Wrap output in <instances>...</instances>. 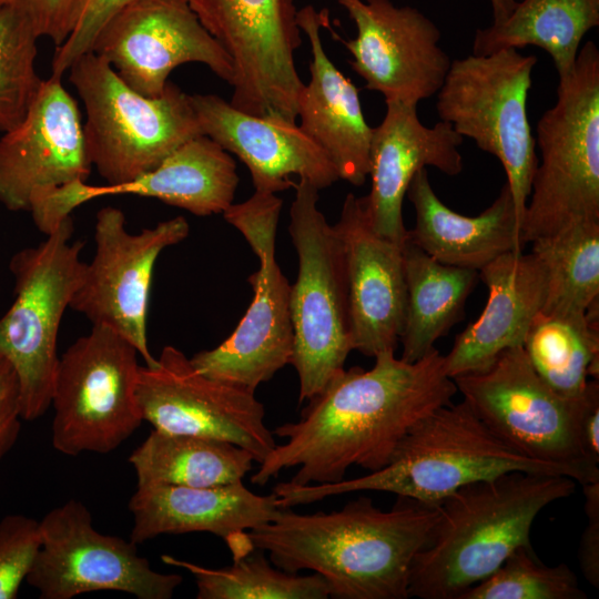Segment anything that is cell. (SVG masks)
Here are the masks:
<instances>
[{
    "instance_id": "4dcf8cb0",
    "label": "cell",
    "mask_w": 599,
    "mask_h": 599,
    "mask_svg": "<svg viewBox=\"0 0 599 599\" xmlns=\"http://www.w3.org/2000/svg\"><path fill=\"white\" fill-rule=\"evenodd\" d=\"M522 347L536 373L559 395L579 397L599 373V306L586 314L539 312Z\"/></svg>"
},
{
    "instance_id": "836d02e7",
    "label": "cell",
    "mask_w": 599,
    "mask_h": 599,
    "mask_svg": "<svg viewBox=\"0 0 599 599\" xmlns=\"http://www.w3.org/2000/svg\"><path fill=\"white\" fill-rule=\"evenodd\" d=\"M39 39L23 10L14 2L0 7V132L24 119L42 79L35 71Z\"/></svg>"
},
{
    "instance_id": "6da1fadb",
    "label": "cell",
    "mask_w": 599,
    "mask_h": 599,
    "mask_svg": "<svg viewBox=\"0 0 599 599\" xmlns=\"http://www.w3.org/2000/svg\"><path fill=\"white\" fill-rule=\"evenodd\" d=\"M374 358L370 369L339 370L307 400L297 422L273 430L285 441L260 463L252 484L265 485L294 467L287 483L295 486L341 481L353 466L378 470L415 424L457 393L437 348L414 363L395 352Z\"/></svg>"
},
{
    "instance_id": "277c9868",
    "label": "cell",
    "mask_w": 599,
    "mask_h": 599,
    "mask_svg": "<svg viewBox=\"0 0 599 599\" xmlns=\"http://www.w3.org/2000/svg\"><path fill=\"white\" fill-rule=\"evenodd\" d=\"M509 471L572 478L562 467L529 459L511 449L463 400L444 405L415 424L389 463L378 470L332 484L295 486L282 481L273 493L281 508L365 490L392 493L436 506L468 484Z\"/></svg>"
},
{
    "instance_id": "e0dca14e",
    "label": "cell",
    "mask_w": 599,
    "mask_h": 599,
    "mask_svg": "<svg viewBox=\"0 0 599 599\" xmlns=\"http://www.w3.org/2000/svg\"><path fill=\"white\" fill-rule=\"evenodd\" d=\"M110 63L131 89L160 97L172 70L187 62L205 64L233 87L234 65L209 33L189 0H134L97 35L91 51Z\"/></svg>"
},
{
    "instance_id": "8992f818",
    "label": "cell",
    "mask_w": 599,
    "mask_h": 599,
    "mask_svg": "<svg viewBox=\"0 0 599 599\" xmlns=\"http://www.w3.org/2000/svg\"><path fill=\"white\" fill-rule=\"evenodd\" d=\"M85 109L87 151L106 184H120L158 166L187 140L201 135L190 94L167 82L160 97L131 89L93 52L69 68Z\"/></svg>"
},
{
    "instance_id": "ba28073f",
    "label": "cell",
    "mask_w": 599,
    "mask_h": 599,
    "mask_svg": "<svg viewBox=\"0 0 599 599\" xmlns=\"http://www.w3.org/2000/svg\"><path fill=\"white\" fill-rule=\"evenodd\" d=\"M318 189L300 179L288 233L298 270L290 287L298 403L311 399L344 368L353 351L344 254L333 225L318 209Z\"/></svg>"
},
{
    "instance_id": "52a82bcc",
    "label": "cell",
    "mask_w": 599,
    "mask_h": 599,
    "mask_svg": "<svg viewBox=\"0 0 599 599\" xmlns=\"http://www.w3.org/2000/svg\"><path fill=\"white\" fill-rule=\"evenodd\" d=\"M486 427L529 459L567 469L581 486L599 480V467L585 456L579 425L599 393L591 379L579 397L556 393L535 370L522 346L504 351L487 368L453 378Z\"/></svg>"
},
{
    "instance_id": "b9f144b4",
    "label": "cell",
    "mask_w": 599,
    "mask_h": 599,
    "mask_svg": "<svg viewBox=\"0 0 599 599\" xmlns=\"http://www.w3.org/2000/svg\"><path fill=\"white\" fill-rule=\"evenodd\" d=\"M493 9V23L505 20L517 4V0H489Z\"/></svg>"
},
{
    "instance_id": "3957f363",
    "label": "cell",
    "mask_w": 599,
    "mask_h": 599,
    "mask_svg": "<svg viewBox=\"0 0 599 599\" xmlns=\"http://www.w3.org/2000/svg\"><path fill=\"white\" fill-rule=\"evenodd\" d=\"M576 484L564 475L509 471L456 490L438 504L433 535L413 561L409 598L458 599L516 548H532L538 514L572 495Z\"/></svg>"
},
{
    "instance_id": "4316f807",
    "label": "cell",
    "mask_w": 599,
    "mask_h": 599,
    "mask_svg": "<svg viewBox=\"0 0 599 599\" xmlns=\"http://www.w3.org/2000/svg\"><path fill=\"white\" fill-rule=\"evenodd\" d=\"M406 194L415 212L407 236L440 263L479 271L500 255L526 246L507 183L476 216L459 214L443 203L426 169L415 174Z\"/></svg>"
},
{
    "instance_id": "9c48e42d",
    "label": "cell",
    "mask_w": 599,
    "mask_h": 599,
    "mask_svg": "<svg viewBox=\"0 0 599 599\" xmlns=\"http://www.w3.org/2000/svg\"><path fill=\"white\" fill-rule=\"evenodd\" d=\"M73 221L64 220L35 246L10 260L14 301L0 318V356L16 372L21 416L32 422L51 406L60 356L62 316L80 285L84 262L81 241H71Z\"/></svg>"
},
{
    "instance_id": "7a4b0ae2",
    "label": "cell",
    "mask_w": 599,
    "mask_h": 599,
    "mask_svg": "<svg viewBox=\"0 0 599 599\" xmlns=\"http://www.w3.org/2000/svg\"><path fill=\"white\" fill-rule=\"evenodd\" d=\"M438 517V505L398 497L392 509L382 510L361 497L331 512L282 508L247 535L280 569L318 573L332 598L407 599L413 561Z\"/></svg>"
},
{
    "instance_id": "d4e9b609",
    "label": "cell",
    "mask_w": 599,
    "mask_h": 599,
    "mask_svg": "<svg viewBox=\"0 0 599 599\" xmlns=\"http://www.w3.org/2000/svg\"><path fill=\"white\" fill-rule=\"evenodd\" d=\"M327 21L313 6L297 11V23L311 45V79L297 103L301 129L327 154L338 179L361 186L369 172L372 130L358 90L327 57L321 28Z\"/></svg>"
},
{
    "instance_id": "7402d4cb",
    "label": "cell",
    "mask_w": 599,
    "mask_h": 599,
    "mask_svg": "<svg viewBox=\"0 0 599 599\" xmlns=\"http://www.w3.org/2000/svg\"><path fill=\"white\" fill-rule=\"evenodd\" d=\"M385 103V116L372 130L370 191L364 200L373 229L386 238L403 243L408 231L403 221V202L410 181L427 166L449 176L461 173L459 146L464 138L441 120L433 126L424 125L417 105Z\"/></svg>"
},
{
    "instance_id": "2e32d148",
    "label": "cell",
    "mask_w": 599,
    "mask_h": 599,
    "mask_svg": "<svg viewBox=\"0 0 599 599\" xmlns=\"http://www.w3.org/2000/svg\"><path fill=\"white\" fill-rule=\"evenodd\" d=\"M135 394L156 430L225 440L258 464L276 445L255 393L202 374L174 346H164L154 365H140Z\"/></svg>"
},
{
    "instance_id": "83f0119b",
    "label": "cell",
    "mask_w": 599,
    "mask_h": 599,
    "mask_svg": "<svg viewBox=\"0 0 599 599\" xmlns=\"http://www.w3.org/2000/svg\"><path fill=\"white\" fill-rule=\"evenodd\" d=\"M403 260L406 305L400 358L414 363L429 354L435 343L464 318L478 271L440 263L407 235Z\"/></svg>"
},
{
    "instance_id": "f546056e",
    "label": "cell",
    "mask_w": 599,
    "mask_h": 599,
    "mask_svg": "<svg viewBox=\"0 0 599 599\" xmlns=\"http://www.w3.org/2000/svg\"><path fill=\"white\" fill-rule=\"evenodd\" d=\"M253 456L232 443L153 429L129 463L136 485L214 487L243 480Z\"/></svg>"
},
{
    "instance_id": "1f68e13d",
    "label": "cell",
    "mask_w": 599,
    "mask_h": 599,
    "mask_svg": "<svg viewBox=\"0 0 599 599\" xmlns=\"http://www.w3.org/2000/svg\"><path fill=\"white\" fill-rule=\"evenodd\" d=\"M531 244L546 276L540 312L586 314L598 305L599 221L572 224Z\"/></svg>"
},
{
    "instance_id": "30bf717a",
    "label": "cell",
    "mask_w": 599,
    "mask_h": 599,
    "mask_svg": "<svg viewBox=\"0 0 599 599\" xmlns=\"http://www.w3.org/2000/svg\"><path fill=\"white\" fill-rule=\"evenodd\" d=\"M536 63L517 49L471 53L451 60L436 93L440 120L501 163L520 227L539 161L527 114Z\"/></svg>"
},
{
    "instance_id": "74e56055",
    "label": "cell",
    "mask_w": 599,
    "mask_h": 599,
    "mask_svg": "<svg viewBox=\"0 0 599 599\" xmlns=\"http://www.w3.org/2000/svg\"><path fill=\"white\" fill-rule=\"evenodd\" d=\"M82 0H16L39 38H49L55 47L71 33Z\"/></svg>"
},
{
    "instance_id": "5bb4252c",
    "label": "cell",
    "mask_w": 599,
    "mask_h": 599,
    "mask_svg": "<svg viewBox=\"0 0 599 599\" xmlns=\"http://www.w3.org/2000/svg\"><path fill=\"white\" fill-rule=\"evenodd\" d=\"M41 546L26 581L41 599L112 590L139 599H170L179 573L155 571L131 539L105 535L84 504L69 499L40 520Z\"/></svg>"
},
{
    "instance_id": "e575fe53",
    "label": "cell",
    "mask_w": 599,
    "mask_h": 599,
    "mask_svg": "<svg viewBox=\"0 0 599 599\" xmlns=\"http://www.w3.org/2000/svg\"><path fill=\"white\" fill-rule=\"evenodd\" d=\"M458 599H587V593L567 565L547 566L534 548L518 547Z\"/></svg>"
},
{
    "instance_id": "ffe728a7",
    "label": "cell",
    "mask_w": 599,
    "mask_h": 599,
    "mask_svg": "<svg viewBox=\"0 0 599 599\" xmlns=\"http://www.w3.org/2000/svg\"><path fill=\"white\" fill-rule=\"evenodd\" d=\"M238 175L234 159L209 136H194L158 166L120 183L89 185L75 181L37 199L30 206L33 222L52 233L80 205L102 196L132 194L153 197L197 216L220 214L233 203Z\"/></svg>"
},
{
    "instance_id": "f1b7e54d",
    "label": "cell",
    "mask_w": 599,
    "mask_h": 599,
    "mask_svg": "<svg viewBox=\"0 0 599 599\" xmlns=\"http://www.w3.org/2000/svg\"><path fill=\"white\" fill-rule=\"evenodd\" d=\"M599 24V0H522L499 23L478 29L471 53L535 45L552 59L558 82L575 70L580 43Z\"/></svg>"
},
{
    "instance_id": "d6986e66",
    "label": "cell",
    "mask_w": 599,
    "mask_h": 599,
    "mask_svg": "<svg viewBox=\"0 0 599 599\" xmlns=\"http://www.w3.org/2000/svg\"><path fill=\"white\" fill-rule=\"evenodd\" d=\"M91 167L78 103L51 75L21 123L0 138V203L28 212L45 193L85 182Z\"/></svg>"
},
{
    "instance_id": "9a60e30c",
    "label": "cell",
    "mask_w": 599,
    "mask_h": 599,
    "mask_svg": "<svg viewBox=\"0 0 599 599\" xmlns=\"http://www.w3.org/2000/svg\"><path fill=\"white\" fill-rule=\"evenodd\" d=\"M189 233V222L179 215L133 234L126 230L120 209L102 207L95 217V253L84 263L70 308L92 325L118 332L132 343L146 366L154 365L146 332L154 266L164 248L179 244Z\"/></svg>"
},
{
    "instance_id": "cb8c5ba5",
    "label": "cell",
    "mask_w": 599,
    "mask_h": 599,
    "mask_svg": "<svg viewBox=\"0 0 599 599\" xmlns=\"http://www.w3.org/2000/svg\"><path fill=\"white\" fill-rule=\"evenodd\" d=\"M130 539L139 545L161 535L210 532L221 537L233 559L254 550L248 531L273 520L277 497L258 495L243 480L214 487L136 485L129 501Z\"/></svg>"
},
{
    "instance_id": "ab89813d",
    "label": "cell",
    "mask_w": 599,
    "mask_h": 599,
    "mask_svg": "<svg viewBox=\"0 0 599 599\" xmlns=\"http://www.w3.org/2000/svg\"><path fill=\"white\" fill-rule=\"evenodd\" d=\"M587 524L578 548L581 572L595 588L599 587V480L582 485Z\"/></svg>"
},
{
    "instance_id": "603a6c76",
    "label": "cell",
    "mask_w": 599,
    "mask_h": 599,
    "mask_svg": "<svg viewBox=\"0 0 599 599\" xmlns=\"http://www.w3.org/2000/svg\"><path fill=\"white\" fill-rule=\"evenodd\" d=\"M190 100L202 134L247 166L255 191H285L292 175L318 190L339 180L324 150L296 123L242 112L215 94H190Z\"/></svg>"
},
{
    "instance_id": "484cf974",
    "label": "cell",
    "mask_w": 599,
    "mask_h": 599,
    "mask_svg": "<svg viewBox=\"0 0 599 599\" xmlns=\"http://www.w3.org/2000/svg\"><path fill=\"white\" fill-rule=\"evenodd\" d=\"M488 288L478 318L456 337L445 355L449 377L490 366L506 349L522 346L546 296L545 271L535 254L508 252L478 271Z\"/></svg>"
},
{
    "instance_id": "4fadbf2b",
    "label": "cell",
    "mask_w": 599,
    "mask_h": 599,
    "mask_svg": "<svg viewBox=\"0 0 599 599\" xmlns=\"http://www.w3.org/2000/svg\"><path fill=\"white\" fill-rule=\"evenodd\" d=\"M235 72L230 104L248 114L296 123L304 85L294 53L302 43L294 0H189Z\"/></svg>"
},
{
    "instance_id": "d590c367",
    "label": "cell",
    "mask_w": 599,
    "mask_h": 599,
    "mask_svg": "<svg viewBox=\"0 0 599 599\" xmlns=\"http://www.w3.org/2000/svg\"><path fill=\"white\" fill-rule=\"evenodd\" d=\"M40 546V521L20 514L0 520V599L17 598Z\"/></svg>"
},
{
    "instance_id": "d6a6232c",
    "label": "cell",
    "mask_w": 599,
    "mask_h": 599,
    "mask_svg": "<svg viewBox=\"0 0 599 599\" xmlns=\"http://www.w3.org/2000/svg\"><path fill=\"white\" fill-rule=\"evenodd\" d=\"M162 561L189 571L197 599H326L329 590L316 572L298 575L280 569L258 549L234 558L223 568H207L170 555Z\"/></svg>"
},
{
    "instance_id": "60d3db41",
    "label": "cell",
    "mask_w": 599,
    "mask_h": 599,
    "mask_svg": "<svg viewBox=\"0 0 599 599\" xmlns=\"http://www.w3.org/2000/svg\"><path fill=\"white\" fill-rule=\"evenodd\" d=\"M581 446L588 461L599 467V393L587 404L579 425Z\"/></svg>"
},
{
    "instance_id": "7bdbcfd3",
    "label": "cell",
    "mask_w": 599,
    "mask_h": 599,
    "mask_svg": "<svg viewBox=\"0 0 599 599\" xmlns=\"http://www.w3.org/2000/svg\"><path fill=\"white\" fill-rule=\"evenodd\" d=\"M16 0H0V7L14 3Z\"/></svg>"
},
{
    "instance_id": "ac0fdd59",
    "label": "cell",
    "mask_w": 599,
    "mask_h": 599,
    "mask_svg": "<svg viewBox=\"0 0 599 599\" xmlns=\"http://www.w3.org/2000/svg\"><path fill=\"white\" fill-rule=\"evenodd\" d=\"M355 23L354 39H336L352 55L365 88L385 102L417 105L435 95L451 59L439 45L440 31L419 10L390 0H337Z\"/></svg>"
},
{
    "instance_id": "8fae6325",
    "label": "cell",
    "mask_w": 599,
    "mask_h": 599,
    "mask_svg": "<svg viewBox=\"0 0 599 599\" xmlns=\"http://www.w3.org/2000/svg\"><path fill=\"white\" fill-rule=\"evenodd\" d=\"M282 206L276 194L254 191L223 212L224 220L244 236L258 258V270L248 277L253 298L225 341L190 358L202 374L253 393L290 364L293 353L291 284L275 257Z\"/></svg>"
},
{
    "instance_id": "f35d334b",
    "label": "cell",
    "mask_w": 599,
    "mask_h": 599,
    "mask_svg": "<svg viewBox=\"0 0 599 599\" xmlns=\"http://www.w3.org/2000/svg\"><path fill=\"white\" fill-rule=\"evenodd\" d=\"M21 420L18 378L10 363L0 356V461L14 446Z\"/></svg>"
},
{
    "instance_id": "5b68a950",
    "label": "cell",
    "mask_w": 599,
    "mask_h": 599,
    "mask_svg": "<svg viewBox=\"0 0 599 599\" xmlns=\"http://www.w3.org/2000/svg\"><path fill=\"white\" fill-rule=\"evenodd\" d=\"M540 150L521 234L526 243L599 221V50L588 41L537 123Z\"/></svg>"
},
{
    "instance_id": "44dd1931",
    "label": "cell",
    "mask_w": 599,
    "mask_h": 599,
    "mask_svg": "<svg viewBox=\"0 0 599 599\" xmlns=\"http://www.w3.org/2000/svg\"><path fill=\"white\" fill-rule=\"evenodd\" d=\"M333 226L345 261L353 349L368 357L395 352L406 305L403 243L379 235L364 196L353 193Z\"/></svg>"
},
{
    "instance_id": "8d00e7d4",
    "label": "cell",
    "mask_w": 599,
    "mask_h": 599,
    "mask_svg": "<svg viewBox=\"0 0 599 599\" xmlns=\"http://www.w3.org/2000/svg\"><path fill=\"white\" fill-rule=\"evenodd\" d=\"M134 0H82L73 29L65 41L55 48L51 75L61 77L92 44L104 24Z\"/></svg>"
},
{
    "instance_id": "7c38bea8",
    "label": "cell",
    "mask_w": 599,
    "mask_h": 599,
    "mask_svg": "<svg viewBox=\"0 0 599 599\" xmlns=\"http://www.w3.org/2000/svg\"><path fill=\"white\" fill-rule=\"evenodd\" d=\"M138 356L132 343L102 325L60 356L51 400L55 450L109 454L140 427Z\"/></svg>"
}]
</instances>
